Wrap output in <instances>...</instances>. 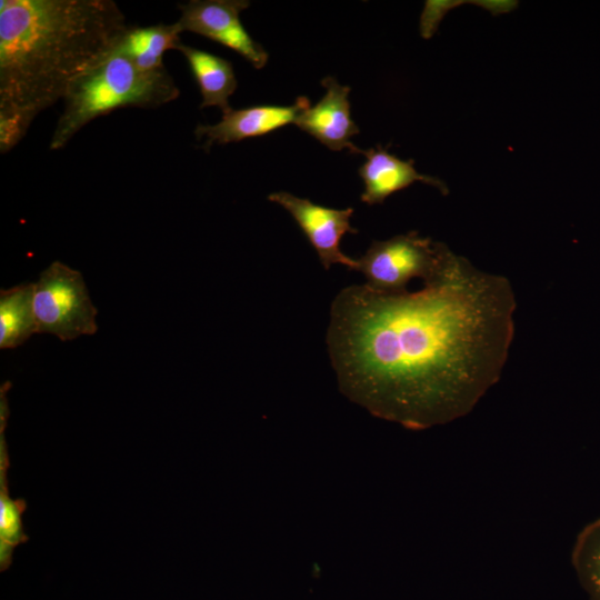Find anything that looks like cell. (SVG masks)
Here are the masks:
<instances>
[{
    "mask_svg": "<svg viewBox=\"0 0 600 600\" xmlns=\"http://www.w3.org/2000/svg\"><path fill=\"white\" fill-rule=\"evenodd\" d=\"M516 308L506 277L458 254L437 282L416 292L349 286L333 299L327 330L340 388L409 429L459 419L499 381Z\"/></svg>",
    "mask_w": 600,
    "mask_h": 600,
    "instance_id": "obj_1",
    "label": "cell"
},
{
    "mask_svg": "<svg viewBox=\"0 0 600 600\" xmlns=\"http://www.w3.org/2000/svg\"><path fill=\"white\" fill-rule=\"evenodd\" d=\"M127 28L112 0H1V152L16 147Z\"/></svg>",
    "mask_w": 600,
    "mask_h": 600,
    "instance_id": "obj_2",
    "label": "cell"
},
{
    "mask_svg": "<svg viewBox=\"0 0 600 600\" xmlns=\"http://www.w3.org/2000/svg\"><path fill=\"white\" fill-rule=\"evenodd\" d=\"M179 94L166 68L141 71L112 48L69 84L49 149H62L91 120L118 108H157Z\"/></svg>",
    "mask_w": 600,
    "mask_h": 600,
    "instance_id": "obj_3",
    "label": "cell"
},
{
    "mask_svg": "<svg viewBox=\"0 0 600 600\" xmlns=\"http://www.w3.org/2000/svg\"><path fill=\"white\" fill-rule=\"evenodd\" d=\"M448 246L421 237L417 231L373 241L357 259L367 286L382 292H403L412 279L437 282L448 270L453 257Z\"/></svg>",
    "mask_w": 600,
    "mask_h": 600,
    "instance_id": "obj_4",
    "label": "cell"
},
{
    "mask_svg": "<svg viewBox=\"0 0 600 600\" xmlns=\"http://www.w3.org/2000/svg\"><path fill=\"white\" fill-rule=\"evenodd\" d=\"M33 309L38 333L69 341L98 330V311L82 274L60 261H53L33 282Z\"/></svg>",
    "mask_w": 600,
    "mask_h": 600,
    "instance_id": "obj_5",
    "label": "cell"
},
{
    "mask_svg": "<svg viewBox=\"0 0 600 600\" xmlns=\"http://www.w3.org/2000/svg\"><path fill=\"white\" fill-rule=\"evenodd\" d=\"M250 6L246 0H191L178 6L180 31H189L221 43L239 53L256 69L268 62V52L253 40L240 21Z\"/></svg>",
    "mask_w": 600,
    "mask_h": 600,
    "instance_id": "obj_6",
    "label": "cell"
},
{
    "mask_svg": "<svg viewBox=\"0 0 600 600\" xmlns=\"http://www.w3.org/2000/svg\"><path fill=\"white\" fill-rule=\"evenodd\" d=\"M268 199L280 204L292 216L324 269H329L332 264H341L357 270V259L346 256L340 249V241L346 233L358 232L350 223L352 208H328L286 191L273 192Z\"/></svg>",
    "mask_w": 600,
    "mask_h": 600,
    "instance_id": "obj_7",
    "label": "cell"
},
{
    "mask_svg": "<svg viewBox=\"0 0 600 600\" xmlns=\"http://www.w3.org/2000/svg\"><path fill=\"white\" fill-rule=\"evenodd\" d=\"M310 107L306 97H299L291 106H253L230 110L223 113L216 124H198L194 134L204 138L202 148L209 150L213 144H226L260 137L294 123L298 117Z\"/></svg>",
    "mask_w": 600,
    "mask_h": 600,
    "instance_id": "obj_8",
    "label": "cell"
},
{
    "mask_svg": "<svg viewBox=\"0 0 600 600\" xmlns=\"http://www.w3.org/2000/svg\"><path fill=\"white\" fill-rule=\"evenodd\" d=\"M321 84L326 88L324 96L302 111L294 124L331 150L349 149L351 153H362L351 142L360 129L350 114V87L340 84L330 76L324 77Z\"/></svg>",
    "mask_w": 600,
    "mask_h": 600,
    "instance_id": "obj_9",
    "label": "cell"
},
{
    "mask_svg": "<svg viewBox=\"0 0 600 600\" xmlns=\"http://www.w3.org/2000/svg\"><path fill=\"white\" fill-rule=\"evenodd\" d=\"M366 162L359 169L364 183L361 201L367 204L382 203L389 196L420 181L436 187L442 194L448 193L446 183L432 176L419 173L412 160H401L386 148L362 150Z\"/></svg>",
    "mask_w": 600,
    "mask_h": 600,
    "instance_id": "obj_10",
    "label": "cell"
},
{
    "mask_svg": "<svg viewBox=\"0 0 600 600\" xmlns=\"http://www.w3.org/2000/svg\"><path fill=\"white\" fill-rule=\"evenodd\" d=\"M0 571H6L12 563L13 550L28 541L24 533L22 514L27 509L23 499H11L8 486L10 464L6 442V427L9 417L7 393L0 394Z\"/></svg>",
    "mask_w": 600,
    "mask_h": 600,
    "instance_id": "obj_11",
    "label": "cell"
},
{
    "mask_svg": "<svg viewBox=\"0 0 600 600\" xmlns=\"http://www.w3.org/2000/svg\"><path fill=\"white\" fill-rule=\"evenodd\" d=\"M177 22L149 27L128 26L114 44V50L146 72L164 69L162 58L168 50H178L182 43Z\"/></svg>",
    "mask_w": 600,
    "mask_h": 600,
    "instance_id": "obj_12",
    "label": "cell"
},
{
    "mask_svg": "<svg viewBox=\"0 0 600 600\" xmlns=\"http://www.w3.org/2000/svg\"><path fill=\"white\" fill-rule=\"evenodd\" d=\"M178 50L184 56L199 86L202 101L200 108L218 107L223 113L231 109L229 97L238 82L232 63L213 53L181 43Z\"/></svg>",
    "mask_w": 600,
    "mask_h": 600,
    "instance_id": "obj_13",
    "label": "cell"
},
{
    "mask_svg": "<svg viewBox=\"0 0 600 600\" xmlns=\"http://www.w3.org/2000/svg\"><path fill=\"white\" fill-rule=\"evenodd\" d=\"M38 333L33 309V282L0 291V348L12 349Z\"/></svg>",
    "mask_w": 600,
    "mask_h": 600,
    "instance_id": "obj_14",
    "label": "cell"
},
{
    "mask_svg": "<svg viewBox=\"0 0 600 600\" xmlns=\"http://www.w3.org/2000/svg\"><path fill=\"white\" fill-rule=\"evenodd\" d=\"M571 562L590 599L600 600V518L579 531L572 547Z\"/></svg>",
    "mask_w": 600,
    "mask_h": 600,
    "instance_id": "obj_15",
    "label": "cell"
}]
</instances>
